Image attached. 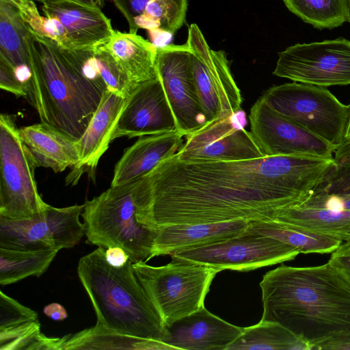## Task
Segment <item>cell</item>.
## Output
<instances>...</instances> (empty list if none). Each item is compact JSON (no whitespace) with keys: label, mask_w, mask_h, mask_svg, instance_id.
I'll return each mask as SVG.
<instances>
[{"label":"cell","mask_w":350,"mask_h":350,"mask_svg":"<svg viewBox=\"0 0 350 350\" xmlns=\"http://www.w3.org/2000/svg\"><path fill=\"white\" fill-rule=\"evenodd\" d=\"M126 100L127 98L114 92L106 90L88 128L77 141L79 161L73 167L69 182L72 183V180L77 182L85 172H94L112 142L113 133Z\"/></svg>","instance_id":"cell-19"},{"label":"cell","mask_w":350,"mask_h":350,"mask_svg":"<svg viewBox=\"0 0 350 350\" xmlns=\"http://www.w3.org/2000/svg\"><path fill=\"white\" fill-rule=\"evenodd\" d=\"M19 133L38 167L50 168L57 173L78 164L77 141L54 127L41 122L19 128Z\"/></svg>","instance_id":"cell-23"},{"label":"cell","mask_w":350,"mask_h":350,"mask_svg":"<svg viewBox=\"0 0 350 350\" xmlns=\"http://www.w3.org/2000/svg\"><path fill=\"white\" fill-rule=\"evenodd\" d=\"M347 3H348L349 14V22L350 23V0H347Z\"/></svg>","instance_id":"cell-45"},{"label":"cell","mask_w":350,"mask_h":350,"mask_svg":"<svg viewBox=\"0 0 350 350\" xmlns=\"http://www.w3.org/2000/svg\"><path fill=\"white\" fill-rule=\"evenodd\" d=\"M45 315L54 321H63L68 317V313L65 308L58 303H51L46 306L43 309Z\"/></svg>","instance_id":"cell-41"},{"label":"cell","mask_w":350,"mask_h":350,"mask_svg":"<svg viewBox=\"0 0 350 350\" xmlns=\"http://www.w3.org/2000/svg\"><path fill=\"white\" fill-rule=\"evenodd\" d=\"M299 252L278 239L251 230L213 244L183 250L172 259L205 265L221 271H248L294 259Z\"/></svg>","instance_id":"cell-10"},{"label":"cell","mask_w":350,"mask_h":350,"mask_svg":"<svg viewBox=\"0 0 350 350\" xmlns=\"http://www.w3.org/2000/svg\"><path fill=\"white\" fill-rule=\"evenodd\" d=\"M44 16L55 18L64 26L71 49L93 48L106 43L113 36L111 20L100 8L72 1L43 4Z\"/></svg>","instance_id":"cell-18"},{"label":"cell","mask_w":350,"mask_h":350,"mask_svg":"<svg viewBox=\"0 0 350 350\" xmlns=\"http://www.w3.org/2000/svg\"><path fill=\"white\" fill-rule=\"evenodd\" d=\"M260 286L261 320L278 323L310 344L350 328V286L329 262L282 265L267 272Z\"/></svg>","instance_id":"cell-2"},{"label":"cell","mask_w":350,"mask_h":350,"mask_svg":"<svg viewBox=\"0 0 350 350\" xmlns=\"http://www.w3.org/2000/svg\"><path fill=\"white\" fill-rule=\"evenodd\" d=\"M269 219L342 241L350 237V211L295 204L275 211Z\"/></svg>","instance_id":"cell-25"},{"label":"cell","mask_w":350,"mask_h":350,"mask_svg":"<svg viewBox=\"0 0 350 350\" xmlns=\"http://www.w3.org/2000/svg\"><path fill=\"white\" fill-rule=\"evenodd\" d=\"M175 349L153 340L141 338L106 329L98 325L69 334L64 349Z\"/></svg>","instance_id":"cell-29"},{"label":"cell","mask_w":350,"mask_h":350,"mask_svg":"<svg viewBox=\"0 0 350 350\" xmlns=\"http://www.w3.org/2000/svg\"><path fill=\"white\" fill-rule=\"evenodd\" d=\"M273 74L325 88L350 85V41L338 38L288 46L278 53Z\"/></svg>","instance_id":"cell-12"},{"label":"cell","mask_w":350,"mask_h":350,"mask_svg":"<svg viewBox=\"0 0 350 350\" xmlns=\"http://www.w3.org/2000/svg\"><path fill=\"white\" fill-rule=\"evenodd\" d=\"M105 255L107 262L115 267L124 266L129 260V254L118 246L108 247L105 250Z\"/></svg>","instance_id":"cell-40"},{"label":"cell","mask_w":350,"mask_h":350,"mask_svg":"<svg viewBox=\"0 0 350 350\" xmlns=\"http://www.w3.org/2000/svg\"><path fill=\"white\" fill-rule=\"evenodd\" d=\"M28 29L30 76L26 99L42 122L78 141L108 90L107 85L84 75L57 43Z\"/></svg>","instance_id":"cell-3"},{"label":"cell","mask_w":350,"mask_h":350,"mask_svg":"<svg viewBox=\"0 0 350 350\" xmlns=\"http://www.w3.org/2000/svg\"><path fill=\"white\" fill-rule=\"evenodd\" d=\"M38 322L36 311L0 292V335L17 332Z\"/></svg>","instance_id":"cell-34"},{"label":"cell","mask_w":350,"mask_h":350,"mask_svg":"<svg viewBox=\"0 0 350 350\" xmlns=\"http://www.w3.org/2000/svg\"><path fill=\"white\" fill-rule=\"evenodd\" d=\"M36 161L21 139L14 115L0 116V216L30 217L44 210L35 179Z\"/></svg>","instance_id":"cell-8"},{"label":"cell","mask_w":350,"mask_h":350,"mask_svg":"<svg viewBox=\"0 0 350 350\" xmlns=\"http://www.w3.org/2000/svg\"><path fill=\"white\" fill-rule=\"evenodd\" d=\"M0 87L18 97L27 98L28 91L26 83L18 76L15 70L0 58Z\"/></svg>","instance_id":"cell-37"},{"label":"cell","mask_w":350,"mask_h":350,"mask_svg":"<svg viewBox=\"0 0 350 350\" xmlns=\"http://www.w3.org/2000/svg\"><path fill=\"white\" fill-rule=\"evenodd\" d=\"M5 1L18 9L23 21L34 33L52 40L63 49H71L70 41L62 24L57 18L41 15L33 0Z\"/></svg>","instance_id":"cell-32"},{"label":"cell","mask_w":350,"mask_h":350,"mask_svg":"<svg viewBox=\"0 0 350 350\" xmlns=\"http://www.w3.org/2000/svg\"><path fill=\"white\" fill-rule=\"evenodd\" d=\"M28 32V26L18 9L10 2L0 0V58L15 70L30 69Z\"/></svg>","instance_id":"cell-27"},{"label":"cell","mask_w":350,"mask_h":350,"mask_svg":"<svg viewBox=\"0 0 350 350\" xmlns=\"http://www.w3.org/2000/svg\"><path fill=\"white\" fill-rule=\"evenodd\" d=\"M273 110L337 148L345 141L349 107L327 88L292 82L261 96Z\"/></svg>","instance_id":"cell-7"},{"label":"cell","mask_w":350,"mask_h":350,"mask_svg":"<svg viewBox=\"0 0 350 350\" xmlns=\"http://www.w3.org/2000/svg\"><path fill=\"white\" fill-rule=\"evenodd\" d=\"M186 43L198 98L207 123L241 109L242 97L224 51L210 48L198 26L188 29Z\"/></svg>","instance_id":"cell-9"},{"label":"cell","mask_w":350,"mask_h":350,"mask_svg":"<svg viewBox=\"0 0 350 350\" xmlns=\"http://www.w3.org/2000/svg\"><path fill=\"white\" fill-rule=\"evenodd\" d=\"M126 19L129 33L146 29L152 38L174 34L184 24L187 0H113Z\"/></svg>","instance_id":"cell-22"},{"label":"cell","mask_w":350,"mask_h":350,"mask_svg":"<svg viewBox=\"0 0 350 350\" xmlns=\"http://www.w3.org/2000/svg\"><path fill=\"white\" fill-rule=\"evenodd\" d=\"M347 241H349L350 242V237H349V239Z\"/></svg>","instance_id":"cell-46"},{"label":"cell","mask_w":350,"mask_h":350,"mask_svg":"<svg viewBox=\"0 0 350 350\" xmlns=\"http://www.w3.org/2000/svg\"><path fill=\"white\" fill-rule=\"evenodd\" d=\"M176 131L174 116L158 76L139 83L127 97L112 141Z\"/></svg>","instance_id":"cell-16"},{"label":"cell","mask_w":350,"mask_h":350,"mask_svg":"<svg viewBox=\"0 0 350 350\" xmlns=\"http://www.w3.org/2000/svg\"><path fill=\"white\" fill-rule=\"evenodd\" d=\"M314 191L329 194L350 192V160L335 164Z\"/></svg>","instance_id":"cell-35"},{"label":"cell","mask_w":350,"mask_h":350,"mask_svg":"<svg viewBox=\"0 0 350 350\" xmlns=\"http://www.w3.org/2000/svg\"><path fill=\"white\" fill-rule=\"evenodd\" d=\"M290 12L318 29H333L349 22L347 0H283Z\"/></svg>","instance_id":"cell-31"},{"label":"cell","mask_w":350,"mask_h":350,"mask_svg":"<svg viewBox=\"0 0 350 350\" xmlns=\"http://www.w3.org/2000/svg\"><path fill=\"white\" fill-rule=\"evenodd\" d=\"M349 107V116L348 121L347 124L345 141H350V103L348 105Z\"/></svg>","instance_id":"cell-44"},{"label":"cell","mask_w":350,"mask_h":350,"mask_svg":"<svg viewBox=\"0 0 350 350\" xmlns=\"http://www.w3.org/2000/svg\"><path fill=\"white\" fill-rule=\"evenodd\" d=\"M104 46L136 85L156 79L157 46L137 33L115 31Z\"/></svg>","instance_id":"cell-24"},{"label":"cell","mask_w":350,"mask_h":350,"mask_svg":"<svg viewBox=\"0 0 350 350\" xmlns=\"http://www.w3.org/2000/svg\"><path fill=\"white\" fill-rule=\"evenodd\" d=\"M311 350H350V328L333 332L314 341Z\"/></svg>","instance_id":"cell-38"},{"label":"cell","mask_w":350,"mask_h":350,"mask_svg":"<svg viewBox=\"0 0 350 350\" xmlns=\"http://www.w3.org/2000/svg\"><path fill=\"white\" fill-rule=\"evenodd\" d=\"M98 247L79 261L77 273L92 304L96 325L131 336L165 342L168 332L138 280L129 259L111 266Z\"/></svg>","instance_id":"cell-4"},{"label":"cell","mask_w":350,"mask_h":350,"mask_svg":"<svg viewBox=\"0 0 350 350\" xmlns=\"http://www.w3.org/2000/svg\"><path fill=\"white\" fill-rule=\"evenodd\" d=\"M81 205L57 208L51 205L25 219H10L0 216V247L23 250L70 248L85 235L79 219Z\"/></svg>","instance_id":"cell-11"},{"label":"cell","mask_w":350,"mask_h":350,"mask_svg":"<svg viewBox=\"0 0 350 350\" xmlns=\"http://www.w3.org/2000/svg\"><path fill=\"white\" fill-rule=\"evenodd\" d=\"M245 113L206 123L186 136L175 154L180 160L241 161L265 157L251 132L245 129Z\"/></svg>","instance_id":"cell-14"},{"label":"cell","mask_w":350,"mask_h":350,"mask_svg":"<svg viewBox=\"0 0 350 350\" xmlns=\"http://www.w3.org/2000/svg\"><path fill=\"white\" fill-rule=\"evenodd\" d=\"M335 165L334 158L265 156L241 161L180 160L175 154L138 180L152 226L268 220L308 198Z\"/></svg>","instance_id":"cell-1"},{"label":"cell","mask_w":350,"mask_h":350,"mask_svg":"<svg viewBox=\"0 0 350 350\" xmlns=\"http://www.w3.org/2000/svg\"><path fill=\"white\" fill-rule=\"evenodd\" d=\"M328 262L350 286V242H342L332 253Z\"/></svg>","instance_id":"cell-39"},{"label":"cell","mask_w":350,"mask_h":350,"mask_svg":"<svg viewBox=\"0 0 350 350\" xmlns=\"http://www.w3.org/2000/svg\"><path fill=\"white\" fill-rule=\"evenodd\" d=\"M246 349L310 350L311 344L278 323L260 320L243 327L226 350Z\"/></svg>","instance_id":"cell-26"},{"label":"cell","mask_w":350,"mask_h":350,"mask_svg":"<svg viewBox=\"0 0 350 350\" xmlns=\"http://www.w3.org/2000/svg\"><path fill=\"white\" fill-rule=\"evenodd\" d=\"M249 220L210 224H171L158 227L150 259L161 255L217 243L246 230Z\"/></svg>","instance_id":"cell-20"},{"label":"cell","mask_w":350,"mask_h":350,"mask_svg":"<svg viewBox=\"0 0 350 350\" xmlns=\"http://www.w3.org/2000/svg\"><path fill=\"white\" fill-rule=\"evenodd\" d=\"M157 76L174 116L176 131L187 136L207 123L198 98L187 43L157 46Z\"/></svg>","instance_id":"cell-13"},{"label":"cell","mask_w":350,"mask_h":350,"mask_svg":"<svg viewBox=\"0 0 350 350\" xmlns=\"http://www.w3.org/2000/svg\"><path fill=\"white\" fill-rule=\"evenodd\" d=\"M93 51L98 72L107 89L124 98L129 96L137 85L129 79L103 44L94 47Z\"/></svg>","instance_id":"cell-33"},{"label":"cell","mask_w":350,"mask_h":350,"mask_svg":"<svg viewBox=\"0 0 350 350\" xmlns=\"http://www.w3.org/2000/svg\"><path fill=\"white\" fill-rule=\"evenodd\" d=\"M42 4H49V3H59L63 1H72L78 3H81L83 5L91 6V7H95V8H100L102 7L103 3L100 2L98 0H36Z\"/></svg>","instance_id":"cell-43"},{"label":"cell","mask_w":350,"mask_h":350,"mask_svg":"<svg viewBox=\"0 0 350 350\" xmlns=\"http://www.w3.org/2000/svg\"><path fill=\"white\" fill-rule=\"evenodd\" d=\"M183 137L176 131L139 137L116 164L111 186L142 178L159 162L176 154L183 144Z\"/></svg>","instance_id":"cell-21"},{"label":"cell","mask_w":350,"mask_h":350,"mask_svg":"<svg viewBox=\"0 0 350 350\" xmlns=\"http://www.w3.org/2000/svg\"><path fill=\"white\" fill-rule=\"evenodd\" d=\"M251 133L265 156L334 158L336 148L271 109L260 97L249 116Z\"/></svg>","instance_id":"cell-15"},{"label":"cell","mask_w":350,"mask_h":350,"mask_svg":"<svg viewBox=\"0 0 350 350\" xmlns=\"http://www.w3.org/2000/svg\"><path fill=\"white\" fill-rule=\"evenodd\" d=\"M334 159L336 164L350 160V141H344L336 148Z\"/></svg>","instance_id":"cell-42"},{"label":"cell","mask_w":350,"mask_h":350,"mask_svg":"<svg viewBox=\"0 0 350 350\" xmlns=\"http://www.w3.org/2000/svg\"><path fill=\"white\" fill-rule=\"evenodd\" d=\"M299 204L308 207L325 208L336 211H350V192L329 194L313 191Z\"/></svg>","instance_id":"cell-36"},{"label":"cell","mask_w":350,"mask_h":350,"mask_svg":"<svg viewBox=\"0 0 350 350\" xmlns=\"http://www.w3.org/2000/svg\"><path fill=\"white\" fill-rule=\"evenodd\" d=\"M133 267L165 327L204 306L212 281L219 272L176 259L160 267L140 261L133 263Z\"/></svg>","instance_id":"cell-6"},{"label":"cell","mask_w":350,"mask_h":350,"mask_svg":"<svg viewBox=\"0 0 350 350\" xmlns=\"http://www.w3.org/2000/svg\"><path fill=\"white\" fill-rule=\"evenodd\" d=\"M247 228L278 239L301 254L332 253L343 242L336 237L301 230L271 219L250 221Z\"/></svg>","instance_id":"cell-28"},{"label":"cell","mask_w":350,"mask_h":350,"mask_svg":"<svg viewBox=\"0 0 350 350\" xmlns=\"http://www.w3.org/2000/svg\"><path fill=\"white\" fill-rule=\"evenodd\" d=\"M165 343L175 349L226 350L243 330L211 313L205 306L166 327Z\"/></svg>","instance_id":"cell-17"},{"label":"cell","mask_w":350,"mask_h":350,"mask_svg":"<svg viewBox=\"0 0 350 350\" xmlns=\"http://www.w3.org/2000/svg\"><path fill=\"white\" fill-rule=\"evenodd\" d=\"M137 182L111 186L86 200L81 214L87 243L105 250L120 247L133 263L150 259L158 232L146 220Z\"/></svg>","instance_id":"cell-5"},{"label":"cell","mask_w":350,"mask_h":350,"mask_svg":"<svg viewBox=\"0 0 350 350\" xmlns=\"http://www.w3.org/2000/svg\"><path fill=\"white\" fill-rule=\"evenodd\" d=\"M58 252L0 247V284H12L29 276L40 277L48 269Z\"/></svg>","instance_id":"cell-30"}]
</instances>
